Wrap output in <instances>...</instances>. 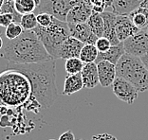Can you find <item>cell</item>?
<instances>
[{
    "mask_svg": "<svg viewBox=\"0 0 148 140\" xmlns=\"http://www.w3.org/2000/svg\"><path fill=\"white\" fill-rule=\"evenodd\" d=\"M144 31H148V26L146 27V29H144Z\"/></svg>",
    "mask_w": 148,
    "mask_h": 140,
    "instance_id": "cell-36",
    "label": "cell"
},
{
    "mask_svg": "<svg viewBox=\"0 0 148 140\" xmlns=\"http://www.w3.org/2000/svg\"><path fill=\"white\" fill-rule=\"evenodd\" d=\"M58 140H75V136H74L72 131L69 130V131L63 133V134L59 136Z\"/></svg>",
    "mask_w": 148,
    "mask_h": 140,
    "instance_id": "cell-31",
    "label": "cell"
},
{
    "mask_svg": "<svg viewBox=\"0 0 148 140\" xmlns=\"http://www.w3.org/2000/svg\"><path fill=\"white\" fill-rule=\"evenodd\" d=\"M3 49V39L1 37V35H0V50H2Z\"/></svg>",
    "mask_w": 148,
    "mask_h": 140,
    "instance_id": "cell-33",
    "label": "cell"
},
{
    "mask_svg": "<svg viewBox=\"0 0 148 140\" xmlns=\"http://www.w3.org/2000/svg\"><path fill=\"white\" fill-rule=\"evenodd\" d=\"M49 140H54V139H49Z\"/></svg>",
    "mask_w": 148,
    "mask_h": 140,
    "instance_id": "cell-37",
    "label": "cell"
},
{
    "mask_svg": "<svg viewBox=\"0 0 148 140\" xmlns=\"http://www.w3.org/2000/svg\"><path fill=\"white\" fill-rule=\"evenodd\" d=\"M91 140H119V139L109 134H100V135H93Z\"/></svg>",
    "mask_w": 148,
    "mask_h": 140,
    "instance_id": "cell-30",
    "label": "cell"
},
{
    "mask_svg": "<svg viewBox=\"0 0 148 140\" xmlns=\"http://www.w3.org/2000/svg\"><path fill=\"white\" fill-rule=\"evenodd\" d=\"M140 60H142V62H143V64L144 65V66L146 67V69L148 70V53L145 55H143V56H140Z\"/></svg>",
    "mask_w": 148,
    "mask_h": 140,
    "instance_id": "cell-32",
    "label": "cell"
},
{
    "mask_svg": "<svg viewBox=\"0 0 148 140\" xmlns=\"http://www.w3.org/2000/svg\"><path fill=\"white\" fill-rule=\"evenodd\" d=\"M95 46H96V48H97V49H98L99 52H106L111 48V46L112 45H111V43L108 39L103 36V37L98 38Z\"/></svg>",
    "mask_w": 148,
    "mask_h": 140,
    "instance_id": "cell-28",
    "label": "cell"
},
{
    "mask_svg": "<svg viewBox=\"0 0 148 140\" xmlns=\"http://www.w3.org/2000/svg\"><path fill=\"white\" fill-rule=\"evenodd\" d=\"M123 43L125 53L140 57L148 53V31H140Z\"/></svg>",
    "mask_w": 148,
    "mask_h": 140,
    "instance_id": "cell-6",
    "label": "cell"
},
{
    "mask_svg": "<svg viewBox=\"0 0 148 140\" xmlns=\"http://www.w3.org/2000/svg\"><path fill=\"white\" fill-rule=\"evenodd\" d=\"M128 17L140 31H144L148 26V0H145L136 10L130 12Z\"/></svg>",
    "mask_w": 148,
    "mask_h": 140,
    "instance_id": "cell-14",
    "label": "cell"
},
{
    "mask_svg": "<svg viewBox=\"0 0 148 140\" xmlns=\"http://www.w3.org/2000/svg\"><path fill=\"white\" fill-rule=\"evenodd\" d=\"M6 68L22 73L32 86V96L43 108H49L58 97L55 84V60L36 64L7 63Z\"/></svg>",
    "mask_w": 148,
    "mask_h": 140,
    "instance_id": "cell-1",
    "label": "cell"
},
{
    "mask_svg": "<svg viewBox=\"0 0 148 140\" xmlns=\"http://www.w3.org/2000/svg\"><path fill=\"white\" fill-rule=\"evenodd\" d=\"M4 2H5V0H0V9H1L2 5L4 4Z\"/></svg>",
    "mask_w": 148,
    "mask_h": 140,
    "instance_id": "cell-34",
    "label": "cell"
},
{
    "mask_svg": "<svg viewBox=\"0 0 148 140\" xmlns=\"http://www.w3.org/2000/svg\"><path fill=\"white\" fill-rule=\"evenodd\" d=\"M33 31L53 60L58 59L60 48L65 40L70 36L68 23L61 21L54 16L49 26L41 27L38 25Z\"/></svg>",
    "mask_w": 148,
    "mask_h": 140,
    "instance_id": "cell-4",
    "label": "cell"
},
{
    "mask_svg": "<svg viewBox=\"0 0 148 140\" xmlns=\"http://www.w3.org/2000/svg\"><path fill=\"white\" fill-rule=\"evenodd\" d=\"M87 25L91 29L92 32L97 37H103V31H105V24H103V19L102 17V13L93 12L92 14L87 20Z\"/></svg>",
    "mask_w": 148,
    "mask_h": 140,
    "instance_id": "cell-19",
    "label": "cell"
},
{
    "mask_svg": "<svg viewBox=\"0 0 148 140\" xmlns=\"http://www.w3.org/2000/svg\"><path fill=\"white\" fill-rule=\"evenodd\" d=\"M117 16L118 15L116 13L110 11H106L102 12V17L103 19V24H105L103 37L108 39L112 46H117L121 43L117 38L116 31H115Z\"/></svg>",
    "mask_w": 148,
    "mask_h": 140,
    "instance_id": "cell-13",
    "label": "cell"
},
{
    "mask_svg": "<svg viewBox=\"0 0 148 140\" xmlns=\"http://www.w3.org/2000/svg\"><path fill=\"white\" fill-rule=\"evenodd\" d=\"M111 86H112L114 95L120 101L125 102L127 104H133L140 93L129 82L123 78H118V77Z\"/></svg>",
    "mask_w": 148,
    "mask_h": 140,
    "instance_id": "cell-7",
    "label": "cell"
},
{
    "mask_svg": "<svg viewBox=\"0 0 148 140\" xmlns=\"http://www.w3.org/2000/svg\"><path fill=\"white\" fill-rule=\"evenodd\" d=\"M99 51L95 45H85L80 53V59L84 64L95 63L98 58Z\"/></svg>",
    "mask_w": 148,
    "mask_h": 140,
    "instance_id": "cell-20",
    "label": "cell"
},
{
    "mask_svg": "<svg viewBox=\"0 0 148 140\" xmlns=\"http://www.w3.org/2000/svg\"><path fill=\"white\" fill-rule=\"evenodd\" d=\"M145 0H112L111 11L117 15H128Z\"/></svg>",
    "mask_w": 148,
    "mask_h": 140,
    "instance_id": "cell-16",
    "label": "cell"
},
{
    "mask_svg": "<svg viewBox=\"0 0 148 140\" xmlns=\"http://www.w3.org/2000/svg\"><path fill=\"white\" fill-rule=\"evenodd\" d=\"M124 54H125V50L123 48V43L122 42L117 46H111V48L106 52H99L98 58L95 63L98 64L99 62L106 61L113 65H117V63Z\"/></svg>",
    "mask_w": 148,
    "mask_h": 140,
    "instance_id": "cell-17",
    "label": "cell"
},
{
    "mask_svg": "<svg viewBox=\"0 0 148 140\" xmlns=\"http://www.w3.org/2000/svg\"><path fill=\"white\" fill-rule=\"evenodd\" d=\"M115 31L118 40L122 43L131 36L135 35L136 33L140 31V29L133 24L128 17V15H118L115 25Z\"/></svg>",
    "mask_w": 148,
    "mask_h": 140,
    "instance_id": "cell-9",
    "label": "cell"
},
{
    "mask_svg": "<svg viewBox=\"0 0 148 140\" xmlns=\"http://www.w3.org/2000/svg\"><path fill=\"white\" fill-rule=\"evenodd\" d=\"M93 6L90 0H83L78 5L70 10L66 16L68 24H81L86 23L93 12Z\"/></svg>",
    "mask_w": 148,
    "mask_h": 140,
    "instance_id": "cell-8",
    "label": "cell"
},
{
    "mask_svg": "<svg viewBox=\"0 0 148 140\" xmlns=\"http://www.w3.org/2000/svg\"><path fill=\"white\" fill-rule=\"evenodd\" d=\"M93 6V12L102 13L106 12L107 8H111L112 0H90Z\"/></svg>",
    "mask_w": 148,
    "mask_h": 140,
    "instance_id": "cell-26",
    "label": "cell"
},
{
    "mask_svg": "<svg viewBox=\"0 0 148 140\" xmlns=\"http://www.w3.org/2000/svg\"><path fill=\"white\" fill-rule=\"evenodd\" d=\"M118 78L129 82L140 93L148 91V70L140 57L125 53L116 65Z\"/></svg>",
    "mask_w": 148,
    "mask_h": 140,
    "instance_id": "cell-3",
    "label": "cell"
},
{
    "mask_svg": "<svg viewBox=\"0 0 148 140\" xmlns=\"http://www.w3.org/2000/svg\"><path fill=\"white\" fill-rule=\"evenodd\" d=\"M14 22L13 16L10 13H0V27L7 28L9 25Z\"/></svg>",
    "mask_w": 148,
    "mask_h": 140,
    "instance_id": "cell-29",
    "label": "cell"
},
{
    "mask_svg": "<svg viewBox=\"0 0 148 140\" xmlns=\"http://www.w3.org/2000/svg\"><path fill=\"white\" fill-rule=\"evenodd\" d=\"M14 1H15V0H14Z\"/></svg>",
    "mask_w": 148,
    "mask_h": 140,
    "instance_id": "cell-39",
    "label": "cell"
},
{
    "mask_svg": "<svg viewBox=\"0 0 148 140\" xmlns=\"http://www.w3.org/2000/svg\"><path fill=\"white\" fill-rule=\"evenodd\" d=\"M84 87V82L81 73L78 74H71L66 77L65 83H64V90L62 94L64 96H70L74 93L79 92Z\"/></svg>",
    "mask_w": 148,
    "mask_h": 140,
    "instance_id": "cell-18",
    "label": "cell"
},
{
    "mask_svg": "<svg viewBox=\"0 0 148 140\" xmlns=\"http://www.w3.org/2000/svg\"><path fill=\"white\" fill-rule=\"evenodd\" d=\"M81 75H82L84 87L92 89V88H95L100 83L98 68H97L96 63L85 64L82 72H81Z\"/></svg>",
    "mask_w": 148,
    "mask_h": 140,
    "instance_id": "cell-15",
    "label": "cell"
},
{
    "mask_svg": "<svg viewBox=\"0 0 148 140\" xmlns=\"http://www.w3.org/2000/svg\"><path fill=\"white\" fill-rule=\"evenodd\" d=\"M82 1L83 0H41L39 9L41 12L49 13L55 18L66 22L70 10Z\"/></svg>",
    "mask_w": 148,
    "mask_h": 140,
    "instance_id": "cell-5",
    "label": "cell"
},
{
    "mask_svg": "<svg viewBox=\"0 0 148 140\" xmlns=\"http://www.w3.org/2000/svg\"><path fill=\"white\" fill-rule=\"evenodd\" d=\"M97 68H98L99 82L101 86L108 87L112 85V83L117 78L116 65H113L106 61H102L97 64Z\"/></svg>",
    "mask_w": 148,
    "mask_h": 140,
    "instance_id": "cell-12",
    "label": "cell"
},
{
    "mask_svg": "<svg viewBox=\"0 0 148 140\" xmlns=\"http://www.w3.org/2000/svg\"><path fill=\"white\" fill-rule=\"evenodd\" d=\"M24 31V29L19 23H12L6 28L5 35L8 40H13L18 38Z\"/></svg>",
    "mask_w": 148,
    "mask_h": 140,
    "instance_id": "cell-25",
    "label": "cell"
},
{
    "mask_svg": "<svg viewBox=\"0 0 148 140\" xmlns=\"http://www.w3.org/2000/svg\"><path fill=\"white\" fill-rule=\"evenodd\" d=\"M14 6L16 11L22 15L26 14V13L33 12L38 7L34 0H15Z\"/></svg>",
    "mask_w": 148,
    "mask_h": 140,
    "instance_id": "cell-21",
    "label": "cell"
},
{
    "mask_svg": "<svg viewBox=\"0 0 148 140\" xmlns=\"http://www.w3.org/2000/svg\"><path fill=\"white\" fill-rule=\"evenodd\" d=\"M69 28L70 36L78 39L85 45H95L98 40V37L92 32L87 23L69 24Z\"/></svg>",
    "mask_w": 148,
    "mask_h": 140,
    "instance_id": "cell-10",
    "label": "cell"
},
{
    "mask_svg": "<svg viewBox=\"0 0 148 140\" xmlns=\"http://www.w3.org/2000/svg\"><path fill=\"white\" fill-rule=\"evenodd\" d=\"M36 18H37V22H38L39 26L48 27L51 24L53 16L47 12H40L39 14L36 16Z\"/></svg>",
    "mask_w": 148,
    "mask_h": 140,
    "instance_id": "cell-27",
    "label": "cell"
},
{
    "mask_svg": "<svg viewBox=\"0 0 148 140\" xmlns=\"http://www.w3.org/2000/svg\"><path fill=\"white\" fill-rule=\"evenodd\" d=\"M81 140H83V139H81Z\"/></svg>",
    "mask_w": 148,
    "mask_h": 140,
    "instance_id": "cell-38",
    "label": "cell"
},
{
    "mask_svg": "<svg viewBox=\"0 0 148 140\" xmlns=\"http://www.w3.org/2000/svg\"><path fill=\"white\" fill-rule=\"evenodd\" d=\"M34 1H35V3L37 4V6L39 7V5H40V2H41V0H34Z\"/></svg>",
    "mask_w": 148,
    "mask_h": 140,
    "instance_id": "cell-35",
    "label": "cell"
},
{
    "mask_svg": "<svg viewBox=\"0 0 148 140\" xmlns=\"http://www.w3.org/2000/svg\"><path fill=\"white\" fill-rule=\"evenodd\" d=\"M85 64L81 61L80 58H71L69 60H66L65 69L66 72L69 75L71 74H78L82 72Z\"/></svg>",
    "mask_w": 148,
    "mask_h": 140,
    "instance_id": "cell-22",
    "label": "cell"
},
{
    "mask_svg": "<svg viewBox=\"0 0 148 140\" xmlns=\"http://www.w3.org/2000/svg\"><path fill=\"white\" fill-rule=\"evenodd\" d=\"M0 56L12 64H36L51 60L33 31H24L18 38L8 40Z\"/></svg>",
    "mask_w": 148,
    "mask_h": 140,
    "instance_id": "cell-2",
    "label": "cell"
},
{
    "mask_svg": "<svg viewBox=\"0 0 148 140\" xmlns=\"http://www.w3.org/2000/svg\"><path fill=\"white\" fill-rule=\"evenodd\" d=\"M20 25L22 26V28L24 29V31H33V29L38 26L36 15L33 12L23 14L21 22H20Z\"/></svg>",
    "mask_w": 148,
    "mask_h": 140,
    "instance_id": "cell-24",
    "label": "cell"
},
{
    "mask_svg": "<svg viewBox=\"0 0 148 140\" xmlns=\"http://www.w3.org/2000/svg\"><path fill=\"white\" fill-rule=\"evenodd\" d=\"M0 13H10L13 16L14 22L13 23H19L21 22L22 14L16 11L14 6V0H5L4 4L2 5L1 9H0Z\"/></svg>",
    "mask_w": 148,
    "mask_h": 140,
    "instance_id": "cell-23",
    "label": "cell"
},
{
    "mask_svg": "<svg viewBox=\"0 0 148 140\" xmlns=\"http://www.w3.org/2000/svg\"><path fill=\"white\" fill-rule=\"evenodd\" d=\"M85 44L79 41L78 39L69 36V38L65 40L61 48H60L58 59L69 60L71 58H79L80 53L82 51Z\"/></svg>",
    "mask_w": 148,
    "mask_h": 140,
    "instance_id": "cell-11",
    "label": "cell"
}]
</instances>
